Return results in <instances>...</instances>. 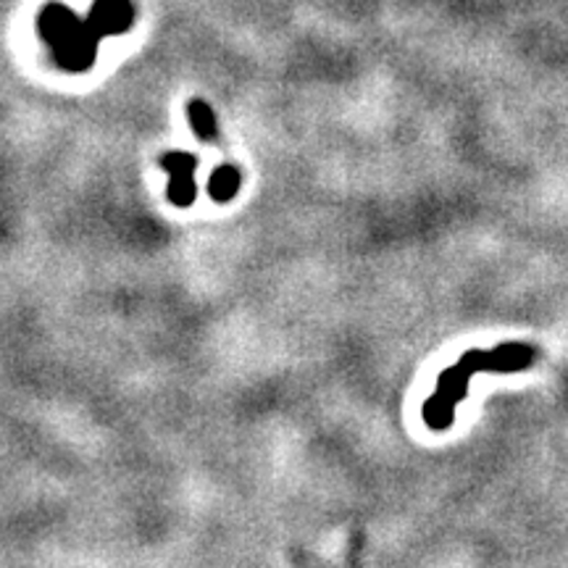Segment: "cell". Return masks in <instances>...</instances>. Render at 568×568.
<instances>
[{
  "label": "cell",
  "mask_w": 568,
  "mask_h": 568,
  "mask_svg": "<svg viewBox=\"0 0 568 568\" xmlns=\"http://www.w3.org/2000/svg\"><path fill=\"white\" fill-rule=\"evenodd\" d=\"M537 360V347L526 343H503L492 350H469L450 369H445L437 379V390L424 403V421L430 430L443 432L456 419V408L469 392L471 377L477 371L513 374L524 371Z\"/></svg>",
  "instance_id": "6da1fadb"
},
{
  "label": "cell",
  "mask_w": 568,
  "mask_h": 568,
  "mask_svg": "<svg viewBox=\"0 0 568 568\" xmlns=\"http://www.w3.org/2000/svg\"><path fill=\"white\" fill-rule=\"evenodd\" d=\"M37 30L56 58V64L66 71H87L98 56V32L90 22H82L75 11L62 3H48L40 13Z\"/></svg>",
  "instance_id": "7a4b0ae2"
},
{
  "label": "cell",
  "mask_w": 568,
  "mask_h": 568,
  "mask_svg": "<svg viewBox=\"0 0 568 568\" xmlns=\"http://www.w3.org/2000/svg\"><path fill=\"white\" fill-rule=\"evenodd\" d=\"M162 166H164V171L169 174V190H166V196H169L171 203L179 205V209H187L190 203H196L198 158L192 156V153L174 151V153H166V156L162 158Z\"/></svg>",
  "instance_id": "3957f363"
},
{
  "label": "cell",
  "mask_w": 568,
  "mask_h": 568,
  "mask_svg": "<svg viewBox=\"0 0 568 568\" xmlns=\"http://www.w3.org/2000/svg\"><path fill=\"white\" fill-rule=\"evenodd\" d=\"M87 22L98 32V37L124 35L135 24V5L132 0H96Z\"/></svg>",
  "instance_id": "277c9868"
},
{
  "label": "cell",
  "mask_w": 568,
  "mask_h": 568,
  "mask_svg": "<svg viewBox=\"0 0 568 568\" xmlns=\"http://www.w3.org/2000/svg\"><path fill=\"white\" fill-rule=\"evenodd\" d=\"M240 182H243V174H240L237 166H219L209 179V196L216 200V203H230L240 192Z\"/></svg>",
  "instance_id": "5b68a950"
},
{
  "label": "cell",
  "mask_w": 568,
  "mask_h": 568,
  "mask_svg": "<svg viewBox=\"0 0 568 568\" xmlns=\"http://www.w3.org/2000/svg\"><path fill=\"white\" fill-rule=\"evenodd\" d=\"M187 119H190V126L192 132L200 140H216L219 137V122H216V113L209 103H203V100H190L187 103Z\"/></svg>",
  "instance_id": "8992f818"
}]
</instances>
